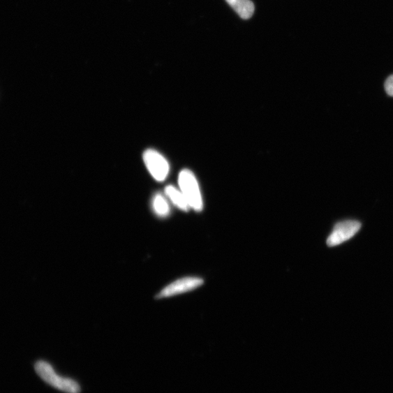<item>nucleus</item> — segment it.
<instances>
[{"label": "nucleus", "mask_w": 393, "mask_h": 393, "mask_svg": "<svg viewBox=\"0 0 393 393\" xmlns=\"http://www.w3.org/2000/svg\"><path fill=\"white\" fill-rule=\"evenodd\" d=\"M37 373L46 383L66 393H80L81 388L75 380L61 377L53 366L45 362H38L35 366Z\"/></svg>", "instance_id": "obj_1"}, {"label": "nucleus", "mask_w": 393, "mask_h": 393, "mask_svg": "<svg viewBox=\"0 0 393 393\" xmlns=\"http://www.w3.org/2000/svg\"><path fill=\"white\" fill-rule=\"evenodd\" d=\"M180 191L186 198L191 209L202 211L203 202L199 184L190 170H183L179 176Z\"/></svg>", "instance_id": "obj_2"}, {"label": "nucleus", "mask_w": 393, "mask_h": 393, "mask_svg": "<svg viewBox=\"0 0 393 393\" xmlns=\"http://www.w3.org/2000/svg\"><path fill=\"white\" fill-rule=\"evenodd\" d=\"M144 163L154 179L164 181L169 173V164L166 159L156 150L148 149L144 154Z\"/></svg>", "instance_id": "obj_3"}, {"label": "nucleus", "mask_w": 393, "mask_h": 393, "mask_svg": "<svg viewBox=\"0 0 393 393\" xmlns=\"http://www.w3.org/2000/svg\"><path fill=\"white\" fill-rule=\"evenodd\" d=\"M362 228L357 221H345L337 223L327 239L329 247L336 246L350 240Z\"/></svg>", "instance_id": "obj_4"}, {"label": "nucleus", "mask_w": 393, "mask_h": 393, "mask_svg": "<svg viewBox=\"0 0 393 393\" xmlns=\"http://www.w3.org/2000/svg\"><path fill=\"white\" fill-rule=\"evenodd\" d=\"M203 283V280L196 277H187L176 281L166 286L157 298H166L191 292Z\"/></svg>", "instance_id": "obj_5"}, {"label": "nucleus", "mask_w": 393, "mask_h": 393, "mask_svg": "<svg viewBox=\"0 0 393 393\" xmlns=\"http://www.w3.org/2000/svg\"><path fill=\"white\" fill-rule=\"evenodd\" d=\"M227 3L243 20H249L253 15L255 8L251 0H226Z\"/></svg>", "instance_id": "obj_6"}, {"label": "nucleus", "mask_w": 393, "mask_h": 393, "mask_svg": "<svg viewBox=\"0 0 393 393\" xmlns=\"http://www.w3.org/2000/svg\"><path fill=\"white\" fill-rule=\"evenodd\" d=\"M165 194L179 209L186 212L191 209L189 204L182 192L174 186H168L165 188Z\"/></svg>", "instance_id": "obj_7"}, {"label": "nucleus", "mask_w": 393, "mask_h": 393, "mask_svg": "<svg viewBox=\"0 0 393 393\" xmlns=\"http://www.w3.org/2000/svg\"><path fill=\"white\" fill-rule=\"evenodd\" d=\"M152 206L154 211L161 217L167 216L170 213L168 202L161 194H158L154 198Z\"/></svg>", "instance_id": "obj_8"}, {"label": "nucleus", "mask_w": 393, "mask_h": 393, "mask_svg": "<svg viewBox=\"0 0 393 393\" xmlns=\"http://www.w3.org/2000/svg\"><path fill=\"white\" fill-rule=\"evenodd\" d=\"M385 89L387 94L393 97V75L390 76L385 83Z\"/></svg>", "instance_id": "obj_9"}]
</instances>
